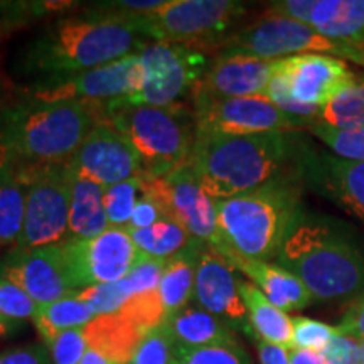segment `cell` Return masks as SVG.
I'll list each match as a JSON object with an SVG mask.
<instances>
[{"instance_id": "obj_1", "label": "cell", "mask_w": 364, "mask_h": 364, "mask_svg": "<svg viewBox=\"0 0 364 364\" xmlns=\"http://www.w3.org/2000/svg\"><path fill=\"white\" fill-rule=\"evenodd\" d=\"M149 41L125 14L90 6L41 31L22 48L16 66L33 83L61 80L139 54Z\"/></svg>"}, {"instance_id": "obj_2", "label": "cell", "mask_w": 364, "mask_h": 364, "mask_svg": "<svg viewBox=\"0 0 364 364\" xmlns=\"http://www.w3.org/2000/svg\"><path fill=\"white\" fill-rule=\"evenodd\" d=\"M275 260L317 302L353 304L364 295V250L349 228L332 218L300 213Z\"/></svg>"}, {"instance_id": "obj_3", "label": "cell", "mask_w": 364, "mask_h": 364, "mask_svg": "<svg viewBox=\"0 0 364 364\" xmlns=\"http://www.w3.org/2000/svg\"><path fill=\"white\" fill-rule=\"evenodd\" d=\"M297 144L287 132L225 135L196 130L188 166L216 201L247 194L284 174Z\"/></svg>"}, {"instance_id": "obj_4", "label": "cell", "mask_w": 364, "mask_h": 364, "mask_svg": "<svg viewBox=\"0 0 364 364\" xmlns=\"http://www.w3.org/2000/svg\"><path fill=\"white\" fill-rule=\"evenodd\" d=\"M100 107L75 100L43 102L24 93L0 112V149L21 164H65L100 124Z\"/></svg>"}, {"instance_id": "obj_5", "label": "cell", "mask_w": 364, "mask_h": 364, "mask_svg": "<svg viewBox=\"0 0 364 364\" xmlns=\"http://www.w3.org/2000/svg\"><path fill=\"white\" fill-rule=\"evenodd\" d=\"M221 252L252 260H275L302 208L299 172H284L262 188L216 201ZM218 252V250H216Z\"/></svg>"}, {"instance_id": "obj_6", "label": "cell", "mask_w": 364, "mask_h": 364, "mask_svg": "<svg viewBox=\"0 0 364 364\" xmlns=\"http://www.w3.org/2000/svg\"><path fill=\"white\" fill-rule=\"evenodd\" d=\"M100 110V124L112 125L134 145L145 174L164 177L188 164L196 139L191 105L182 102L154 107L120 98L102 103Z\"/></svg>"}, {"instance_id": "obj_7", "label": "cell", "mask_w": 364, "mask_h": 364, "mask_svg": "<svg viewBox=\"0 0 364 364\" xmlns=\"http://www.w3.org/2000/svg\"><path fill=\"white\" fill-rule=\"evenodd\" d=\"M247 6L235 0H167L161 9L130 14L139 33L154 43L184 44L213 56L226 36L238 29Z\"/></svg>"}, {"instance_id": "obj_8", "label": "cell", "mask_w": 364, "mask_h": 364, "mask_svg": "<svg viewBox=\"0 0 364 364\" xmlns=\"http://www.w3.org/2000/svg\"><path fill=\"white\" fill-rule=\"evenodd\" d=\"M306 53L329 54L363 66V53L359 46L356 48L334 43L314 31L311 26L273 16H263L252 24L235 29L221 41L213 58L220 54H243L265 61H279Z\"/></svg>"}, {"instance_id": "obj_9", "label": "cell", "mask_w": 364, "mask_h": 364, "mask_svg": "<svg viewBox=\"0 0 364 364\" xmlns=\"http://www.w3.org/2000/svg\"><path fill=\"white\" fill-rule=\"evenodd\" d=\"M27 179L26 218L14 247L43 248L66 241L71 206V171L68 164H22Z\"/></svg>"}, {"instance_id": "obj_10", "label": "cell", "mask_w": 364, "mask_h": 364, "mask_svg": "<svg viewBox=\"0 0 364 364\" xmlns=\"http://www.w3.org/2000/svg\"><path fill=\"white\" fill-rule=\"evenodd\" d=\"M142 66V88L124 100L134 105L182 103L206 70L211 56L184 44L149 43L139 53Z\"/></svg>"}, {"instance_id": "obj_11", "label": "cell", "mask_w": 364, "mask_h": 364, "mask_svg": "<svg viewBox=\"0 0 364 364\" xmlns=\"http://www.w3.org/2000/svg\"><path fill=\"white\" fill-rule=\"evenodd\" d=\"M136 181L140 193L161 204L166 216L181 223L193 238L220 252L223 238L216 199L203 189L188 164L164 177L140 172Z\"/></svg>"}, {"instance_id": "obj_12", "label": "cell", "mask_w": 364, "mask_h": 364, "mask_svg": "<svg viewBox=\"0 0 364 364\" xmlns=\"http://www.w3.org/2000/svg\"><path fill=\"white\" fill-rule=\"evenodd\" d=\"M61 252L75 292L125 279L144 257L125 228H110L91 240H66Z\"/></svg>"}, {"instance_id": "obj_13", "label": "cell", "mask_w": 364, "mask_h": 364, "mask_svg": "<svg viewBox=\"0 0 364 364\" xmlns=\"http://www.w3.org/2000/svg\"><path fill=\"white\" fill-rule=\"evenodd\" d=\"M140 88H142V66H140L139 54H134L68 78L33 83L22 91L43 102L75 100L86 103H110L132 97Z\"/></svg>"}, {"instance_id": "obj_14", "label": "cell", "mask_w": 364, "mask_h": 364, "mask_svg": "<svg viewBox=\"0 0 364 364\" xmlns=\"http://www.w3.org/2000/svg\"><path fill=\"white\" fill-rule=\"evenodd\" d=\"M196 130L225 135L290 132L299 124L267 98H193Z\"/></svg>"}, {"instance_id": "obj_15", "label": "cell", "mask_w": 364, "mask_h": 364, "mask_svg": "<svg viewBox=\"0 0 364 364\" xmlns=\"http://www.w3.org/2000/svg\"><path fill=\"white\" fill-rule=\"evenodd\" d=\"M66 164L73 174L102 188L134 179L142 172V161L134 145L108 124L95 125Z\"/></svg>"}, {"instance_id": "obj_16", "label": "cell", "mask_w": 364, "mask_h": 364, "mask_svg": "<svg viewBox=\"0 0 364 364\" xmlns=\"http://www.w3.org/2000/svg\"><path fill=\"white\" fill-rule=\"evenodd\" d=\"M295 156L302 182L338 203L364 225V162L318 152L304 144L295 149Z\"/></svg>"}, {"instance_id": "obj_17", "label": "cell", "mask_w": 364, "mask_h": 364, "mask_svg": "<svg viewBox=\"0 0 364 364\" xmlns=\"http://www.w3.org/2000/svg\"><path fill=\"white\" fill-rule=\"evenodd\" d=\"M0 277L24 290L38 307L76 294L68 279L61 243L31 250L14 247L0 260Z\"/></svg>"}, {"instance_id": "obj_18", "label": "cell", "mask_w": 364, "mask_h": 364, "mask_svg": "<svg viewBox=\"0 0 364 364\" xmlns=\"http://www.w3.org/2000/svg\"><path fill=\"white\" fill-rule=\"evenodd\" d=\"M295 102L321 108L341 90L353 83L356 73L344 59L321 53H306L277 61Z\"/></svg>"}, {"instance_id": "obj_19", "label": "cell", "mask_w": 364, "mask_h": 364, "mask_svg": "<svg viewBox=\"0 0 364 364\" xmlns=\"http://www.w3.org/2000/svg\"><path fill=\"white\" fill-rule=\"evenodd\" d=\"M238 282L240 277H236L233 265L220 252L206 245L196 268V302L204 311L226 322L231 329L252 334Z\"/></svg>"}, {"instance_id": "obj_20", "label": "cell", "mask_w": 364, "mask_h": 364, "mask_svg": "<svg viewBox=\"0 0 364 364\" xmlns=\"http://www.w3.org/2000/svg\"><path fill=\"white\" fill-rule=\"evenodd\" d=\"M275 65L243 54H220L211 58L189 98H263Z\"/></svg>"}, {"instance_id": "obj_21", "label": "cell", "mask_w": 364, "mask_h": 364, "mask_svg": "<svg viewBox=\"0 0 364 364\" xmlns=\"http://www.w3.org/2000/svg\"><path fill=\"white\" fill-rule=\"evenodd\" d=\"M221 255L233 265L235 270L248 277V280L262 290L273 306L284 312L302 311L314 302L306 285L284 267L270 262L252 260L231 252H221Z\"/></svg>"}, {"instance_id": "obj_22", "label": "cell", "mask_w": 364, "mask_h": 364, "mask_svg": "<svg viewBox=\"0 0 364 364\" xmlns=\"http://www.w3.org/2000/svg\"><path fill=\"white\" fill-rule=\"evenodd\" d=\"M86 343L91 351L102 354L115 364H129L149 331L136 326L124 312L95 317L83 327Z\"/></svg>"}, {"instance_id": "obj_23", "label": "cell", "mask_w": 364, "mask_h": 364, "mask_svg": "<svg viewBox=\"0 0 364 364\" xmlns=\"http://www.w3.org/2000/svg\"><path fill=\"white\" fill-rule=\"evenodd\" d=\"M309 26L334 43L364 44V0H314Z\"/></svg>"}, {"instance_id": "obj_24", "label": "cell", "mask_w": 364, "mask_h": 364, "mask_svg": "<svg viewBox=\"0 0 364 364\" xmlns=\"http://www.w3.org/2000/svg\"><path fill=\"white\" fill-rule=\"evenodd\" d=\"M172 338L181 348L238 343L236 331L199 306H188L166 318Z\"/></svg>"}, {"instance_id": "obj_25", "label": "cell", "mask_w": 364, "mask_h": 364, "mask_svg": "<svg viewBox=\"0 0 364 364\" xmlns=\"http://www.w3.org/2000/svg\"><path fill=\"white\" fill-rule=\"evenodd\" d=\"M240 294L248 314L253 338L280 348H292V317L268 300L250 280L240 279Z\"/></svg>"}, {"instance_id": "obj_26", "label": "cell", "mask_w": 364, "mask_h": 364, "mask_svg": "<svg viewBox=\"0 0 364 364\" xmlns=\"http://www.w3.org/2000/svg\"><path fill=\"white\" fill-rule=\"evenodd\" d=\"M105 188L71 172L70 226L66 240H91L110 230L103 208Z\"/></svg>"}, {"instance_id": "obj_27", "label": "cell", "mask_w": 364, "mask_h": 364, "mask_svg": "<svg viewBox=\"0 0 364 364\" xmlns=\"http://www.w3.org/2000/svg\"><path fill=\"white\" fill-rule=\"evenodd\" d=\"M206 243L194 240L184 252L177 253L166 262L161 284H159V297L166 309L167 317L188 307L194 297L196 268H198L199 255Z\"/></svg>"}, {"instance_id": "obj_28", "label": "cell", "mask_w": 364, "mask_h": 364, "mask_svg": "<svg viewBox=\"0 0 364 364\" xmlns=\"http://www.w3.org/2000/svg\"><path fill=\"white\" fill-rule=\"evenodd\" d=\"M26 199L24 166L7 156L0 171V247L19 241L26 218Z\"/></svg>"}, {"instance_id": "obj_29", "label": "cell", "mask_w": 364, "mask_h": 364, "mask_svg": "<svg viewBox=\"0 0 364 364\" xmlns=\"http://www.w3.org/2000/svg\"><path fill=\"white\" fill-rule=\"evenodd\" d=\"M136 250L149 258L171 260L177 253L184 252L196 238L181 223L166 216L161 221L144 230H127Z\"/></svg>"}, {"instance_id": "obj_30", "label": "cell", "mask_w": 364, "mask_h": 364, "mask_svg": "<svg viewBox=\"0 0 364 364\" xmlns=\"http://www.w3.org/2000/svg\"><path fill=\"white\" fill-rule=\"evenodd\" d=\"M93 318L95 314L91 312V309L78 295L73 294L48 306L38 307L33 322L44 344L48 346L61 332L85 327Z\"/></svg>"}, {"instance_id": "obj_31", "label": "cell", "mask_w": 364, "mask_h": 364, "mask_svg": "<svg viewBox=\"0 0 364 364\" xmlns=\"http://www.w3.org/2000/svg\"><path fill=\"white\" fill-rule=\"evenodd\" d=\"M317 124L339 130L364 129V75L318 108Z\"/></svg>"}, {"instance_id": "obj_32", "label": "cell", "mask_w": 364, "mask_h": 364, "mask_svg": "<svg viewBox=\"0 0 364 364\" xmlns=\"http://www.w3.org/2000/svg\"><path fill=\"white\" fill-rule=\"evenodd\" d=\"M129 364H181L179 344L172 338L166 321L144 336Z\"/></svg>"}, {"instance_id": "obj_33", "label": "cell", "mask_w": 364, "mask_h": 364, "mask_svg": "<svg viewBox=\"0 0 364 364\" xmlns=\"http://www.w3.org/2000/svg\"><path fill=\"white\" fill-rule=\"evenodd\" d=\"M139 194L140 188L136 177L110 186V188H105L103 208L112 228H125L129 225L135 204L140 198Z\"/></svg>"}, {"instance_id": "obj_34", "label": "cell", "mask_w": 364, "mask_h": 364, "mask_svg": "<svg viewBox=\"0 0 364 364\" xmlns=\"http://www.w3.org/2000/svg\"><path fill=\"white\" fill-rule=\"evenodd\" d=\"M76 295H78L86 306L91 309L95 317L118 312L132 297H134V294H132L130 287L127 285L125 279L113 282V284L88 287V289L76 292Z\"/></svg>"}, {"instance_id": "obj_35", "label": "cell", "mask_w": 364, "mask_h": 364, "mask_svg": "<svg viewBox=\"0 0 364 364\" xmlns=\"http://www.w3.org/2000/svg\"><path fill=\"white\" fill-rule=\"evenodd\" d=\"M306 130L327 145L334 156L364 162V129L339 130L316 124Z\"/></svg>"}, {"instance_id": "obj_36", "label": "cell", "mask_w": 364, "mask_h": 364, "mask_svg": "<svg viewBox=\"0 0 364 364\" xmlns=\"http://www.w3.org/2000/svg\"><path fill=\"white\" fill-rule=\"evenodd\" d=\"M181 364H252L240 343L204 346V348H181Z\"/></svg>"}, {"instance_id": "obj_37", "label": "cell", "mask_w": 364, "mask_h": 364, "mask_svg": "<svg viewBox=\"0 0 364 364\" xmlns=\"http://www.w3.org/2000/svg\"><path fill=\"white\" fill-rule=\"evenodd\" d=\"M338 327L316 321V318L297 316L292 318V348L290 349H309L321 353L334 338Z\"/></svg>"}, {"instance_id": "obj_38", "label": "cell", "mask_w": 364, "mask_h": 364, "mask_svg": "<svg viewBox=\"0 0 364 364\" xmlns=\"http://www.w3.org/2000/svg\"><path fill=\"white\" fill-rule=\"evenodd\" d=\"M127 317H130L136 326H140L145 331L154 329L161 326L167 318L166 309L162 306V300L159 297V292H147L134 295L124 307L120 309Z\"/></svg>"}, {"instance_id": "obj_39", "label": "cell", "mask_w": 364, "mask_h": 364, "mask_svg": "<svg viewBox=\"0 0 364 364\" xmlns=\"http://www.w3.org/2000/svg\"><path fill=\"white\" fill-rule=\"evenodd\" d=\"M38 304L24 290L0 277V316L12 321H33Z\"/></svg>"}, {"instance_id": "obj_40", "label": "cell", "mask_w": 364, "mask_h": 364, "mask_svg": "<svg viewBox=\"0 0 364 364\" xmlns=\"http://www.w3.org/2000/svg\"><path fill=\"white\" fill-rule=\"evenodd\" d=\"M46 348L49 349L53 364H80L88 351L83 327L61 332Z\"/></svg>"}, {"instance_id": "obj_41", "label": "cell", "mask_w": 364, "mask_h": 364, "mask_svg": "<svg viewBox=\"0 0 364 364\" xmlns=\"http://www.w3.org/2000/svg\"><path fill=\"white\" fill-rule=\"evenodd\" d=\"M321 356L326 364H361V341L338 331L329 344L322 349Z\"/></svg>"}, {"instance_id": "obj_42", "label": "cell", "mask_w": 364, "mask_h": 364, "mask_svg": "<svg viewBox=\"0 0 364 364\" xmlns=\"http://www.w3.org/2000/svg\"><path fill=\"white\" fill-rule=\"evenodd\" d=\"M314 0H277V2L267 4L265 16L284 17L300 24L309 26Z\"/></svg>"}, {"instance_id": "obj_43", "label": "cell", "mask_w": 364, "mask_h": 364, "mask_svg": "<svg viewBox=\"0 0 364 364\" xmlns=\"http://www.w3.org/2000/svg\"><path fill=\"white\" fill-rule=\"evenodd\" d=\"M0 364H53L46 344H29L0 351Z\"/></svg>"}, {"instance_id": "obj_44", "label": "cell", "mask_w": 364, "mask_h": 364, "mask_svg": "<svg viewBox=\"0 0 364 364\" xmlns=\"http://www.w3.org/2000/svg\"><path fill=\"white\" fill-rule=\"evenodd\" d=\"M162 218H166V213H164L161 204L140 193L139 201L135 204L134 213H132V218L125 230H144V228L154 226Z\"/></svg>"}, {"instance_id": "obj_45", "label": "cell", "mask_w": 364, "mask_h": 364, "mask_svg": "<svg viewBox=\"0 0 364 364\" xmlns=\"http://www.w3.org/2000/svg\"><path fill=\"white\" fill-rule=\"evenodd\" d=\"M338 331L354 339H364V295L348 307L341 318Z\"/></svg>"}, {"instance_id": "obj_46", "label": "cell", "mask_w": 364, "mask_h": 364, "mask_svg": "<svg viewBox=\"0 0 364 364\" xmlns=\"http://www.w3.org/2000/svg\"><path fill=\"white\" fill-rule=\"evenodd\" d=\"M253 339L255 343H257V351H258L260 364H290L289 353H287L285 348L265 343V341L258 338H253Z\"/></svg>"}, {"instance_id": "obj_47", "label": "cell", "mask_w": 364, "mask_h": 364, "mask_svg": "<svg viewBox=\"0 0 364 364\" xmlns=\"http://www.w3.org/2000/svg\"><path fill=\"white\" fill-rule=\"evenodd\" d=\"M290 364H326L321 353L309 349H287Z\"/></svg>"}, {"instance_id": "obj_48", "label": "cell", "mask_w": 364, "mask_h": 364, "mask_svg": "<svg viewBox=\"0 0 364 364\" xmlns=\"http://www.w3.org/2000/svg\"><path fill=\"white\" fill-rule=\"evenodd\" d=\"M21 326L22 322L19 321H12V318L0 316V339L11 338V336H14L21 329Z\"/></svg>"}, {"instance_id": "obj_49", "label": "cell", "mask_w": 364, "mask_h": 364, "mask_svg": "<svg viewBox=\"0 0 364 364\" xmlns=\"http://www.w3.org/2000/svg\"><path fill=\"white\" fill-rule=\"evenodd\" d=\"M80 364H115V363L108 361V359L103 358L102 354H98V353H95V351H91V349H88V351H86V354H85V358L81 359Z\"/></svg>"}, {"instance_id": "obj_50", "label": "cell", "mask_w": 364, "mask_h": 364, "mask_svg": "<svg viewBox=\"0 0 364 364\" xmlns=\"http://www.w3.org/2000/svg\"><path fill=\"white\" fill-rule=\"evenodd\" d=\"M6 159H7V156L2 152V149H0V171H2V166H4V162H6Z\"/></svg>"}, {"instance_id": "obj_51", "label": "cell", "mask_w": 364, "mask_h": 364, "mask_svg": "<svg viewBox=\"0 0 364 364\" xmlns=\"http://www.w3.org/2000/svg\"><path fill=\"white\" fill-rule=\"evenodd\" d=\"M4 33H6V29H4V26L0 24V41H2V36H4Z\"/></svg>"}, {"instance_id": "obj_52", "label": "cell", "mask_w": 364, "mask_h": 364, "mask_svg": "<svg viewBox=\"0 0 364 364\" xmlns=\"http://www.w3.org/2000/svg\"><path fill=\"white\" fill-rule=\"evenodd\" d=\"M359 49H361V53H363V68H364V44L359 46Z\"/></svg>"}]
</instances>
